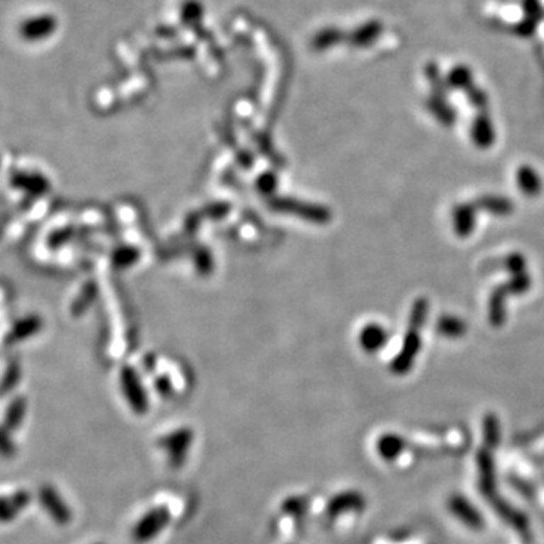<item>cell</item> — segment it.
Listing matches in <instances>:
<instances>
[{"label":"cell","instance_id":"11","mask_svg":"<svg viewBox=\"0 0 544 544\" xmlns=\"http://www.w3.org/2000/svg\"><path fill=\"white\" fill-rule=\"evenodd\" d=\"M518 186L523 188V191L526 192H537L540 188V183L534 171H531L529 168L521 169L518 173Z\"/></svg>","mask_w":544,"mask_h":544},{"label":"cell","instance_id":"13","mask_svg":"<svg viewBox=\"0 0 544 544\" xmlns=\"http://www.w3.org/2000/svg\"><path fill=\"white\" fill-rule=\"evenodd\" d=\"M94 544H105V543H94Z\"/></svg>","mask_w":544,"mask_h":544},{"label":"cell","instance_id":"12","mask_svg":"<svg viewBox=\"0 0 544 544\" xmlns=\"http://www.w3.org/2000/svg\"><path fill=\"white\" fill-rule=\"evenodd\" d=\"M440 330L445 332L446 334H452V330H453L455 334H458L463 330V325L457 319H450V317H448V319H445L440 324Z\"/></svg>","mask_w":544,"mask_h":544},{"label":"cell","instance_id":"6","mask_svg":"<svg viewBox=\"0 0 544 544\" xmlns=\"http://www.w3.org/2000/svg\"><path fill=\"white\" fill-rule=\"evenodd\" d=\"M30 501V493L26 490H18L11 496H0V523L14 521L29 506Z\"/></svg>","mask_w":544,"mask_h":544},{"label":"cell","instance_id":"9","mask_svg":"<svg viewBox=\"0 0 544 544\" xmlns=\"http://www.w3.org/2000/svg\"><path fill=\"white\" fill-rule=\"evenodd\" d=\"M501 440V426H499L497 417L493 414L485 416L484 419V441L487 449H494Z\"/></svg>","mask_w":544,"mask_h":544},{"label":"cell","instance_id":"1","mask_svg":"<svg viewBox=\"0 0 544 544\" xmlns=\"http://www.w3.org/2000/svg\"><path fill=\"white\" fill-rule=\"evenodd\" d=\"M476 464H478L480 472V487L482 494L489 499L490 504L497 509V513L501 514L506 521H509L516 529H518L521 534L528 532V520L523 514H520L516 509H513L509 505H506L501 497H499L496 492V468L494 460L492 455L490 449H481L478 457H476Z\"/></svg>","mask_w":544,"mask_h":544},{"label":"cell","instance_id":"3","mask_svg":"<svg viewBox=\"0 0 544 544\" xmlns=\"http://www.w3.org/2000/svg\"><path fill=\"white\" fill-rule=\"evenodd\" d=\"M192 441H194V434L186 428L177 429L161 440V449L173 469H180L186 463Z\"/></svg>","mask_w":544,"mask_h":544},{"label":"cell","instance_id":"10","mask_svg":"<svg viewBox=\"0 0 544 544\" xmlns=\"http://www.w3.org/2000/svg\"><path fill=\"white\" fill-rule=\"evenodd\" d=\"M18 448L14 438L11 437L5 429H0V457L5 460H11L17 455Z\"/></svg>","mask_w":544,"mask_h":544},{"label":"cell","instance_id":"8","mask_svg":"<svg viewBox=\"0 0 544 544\" xmlns=\"http://www.w3.org/2000/svg\"><path fill=\"white\" fill-rule=\"evenodd\" d=\"M405 449V440L398 434H384L377 441V452L384 461H395Z\"/></svg>","mask_w":544,"mask_h":544},{"label":"cell","instance_id":"5","mask_svg":"<svg viewBox=\"0 0 544 544\" xmlns=\"http://www.w3.org/2000/svg\"><path fill=\"white\" fill-rule=\"evenodd\" d=\"M449 513L455 517L464 526L473 531H481L485 525L481 511L476 508L466 496L453 493L448 499Z\"/></svg>","mask_w":544,"mask_h":544},{"label":"cell","instance_id":"4","mask_svg":"<svg viewBox=\"0 0 544 544\" xmlns=\"http://www.w3.org/2000/svg\"><path fill=\"white\" fill-rule=\"evenodd\" d=\"M38 501L45 514H47L56 525L67 526L72 521L73 513L70 506H68L62 494L56 490L53 485L45 484L40 487Z\"/></svg>","mask_w":544,"mask_h":544},{"label":"cell","instance_id":"2","mask_svg":"<svg viewBox=\"0 0 544 544\" xmlns=\"http://www.w3.org/2000/svg\"><path fill=\"white\" fill-rule=\"evenodd\" d=\"M171 521V513L166 506H153L144 513L132 528V540L136 544H147L157 538Z\"/></svg>","mask_w":544,"mask_h":544},{"label":"cell","instance_id":"7","mask_svg":"<svg viewBox=\"0 0 544 544\" xmlns=\"http://www.w3.org/2000/svg\"><path fill=\"white\" fill-rule=\"evenodd\" d=\"M366 506V501L358 492H345L333 497L328 504V514L332 517L342 516L346 513L361 511Z\"/></svg>","mask_w":544,"mask_h":544}]
</instances>
